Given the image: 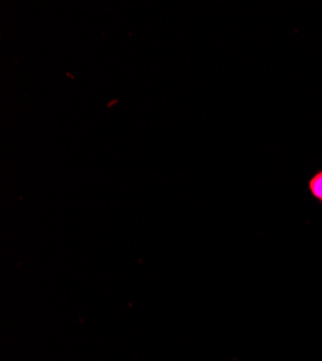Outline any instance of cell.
<instances>
[{
	"label": "cell",
	"mask_w": 322,
	"mask_h": 361,
	"mask_svg": "<svg viewBox=\"0 0 322 361\" xmlns=\"http://www.w3.org/2000/svg\"><path fill=\"white\" fill-rule=\"evenodd\" d=\"M309 190L312 195L322 202V171L315 173L309 180Z\"/></svg>",
	"instance_id": "6da1fadb"
}]
</instances>
